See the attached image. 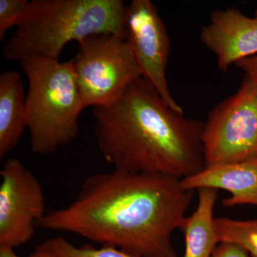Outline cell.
<instances>
[{
    "instance_id": "obj_1",
    "label": "cell",
    "mask_w": 257,
    "mask_h": 257,
    "mask_svg": "<svg viewBox=\"0 0 257 257\" xmlns=\"http://www.w3.org/2000/svg\"><path fill=\"white\" fill-rule=\"evenodd\" d=\"M181 179L113 170L89 175L67 207L47 211L36 227L72 233L140 257H178L172 236L194 198Z\"/></svg>"
},
{
    "instance_id": "obj_2",
    "label": "cell",
    "mask_w": 257,
    "mask_h": 257,
    "mask_svg": "<svg viewBox=\"0 0 257 257\" xmlns=\"http://www.w3.org/2000/svg\"><path fill=\"white\" fill-rule=\"evenodd\" d=\"M93 114L98 147L114 170L182 179L204 168V123L171 108L143 77Z\"/></svg>"
},
{
    "instance_id": "obj_3",
    "label": "cell",
    "mask_w": 257,
    "mask_h": 257,
    "mask_svg": "<svg viewBox=\"0 0 257 257\" xmlns=\"http://www.w3.org/2000/svg\"><path fill=\"white\" fill-rule=\"evenodd\" d=\"M126 7L121 0H32L5 45L8 60H59L64 47L95 35L124 39Z\"/></svg>"
},
{
    "instance_id": "obj_4",
    "label": "cell",
    "mask_w": 257,
    "mask_h": 257,
    "mask_svg": "<svg viewBox=\"0 0 257 257\" xmlns=\"http://www.w3.org/2000/svg\"><path fill=\"white\" fill-rule=\"evenodd\" d=\"M20 63L29 81L25 122L32 151L52 155L77 138L84 109L73 60L32 58Z\"/></svg>"
},
{
    "instance_id": "obj_5",
    "label": "cell",
    "mask_w": 257,
    "mask_h": 257,
    "mask_svg": "<svg viewBox=\"0 0 257 257\" xmlns=\"http://www.w3.org/2000/svg\"><path fill=\"white\" fill-rule=\"evenodd\" d=\"M72 60L84 108L112 103L142 77L128 44L123 37L113 34L83 39Z\"/></svg>"
},
{
    "instance_id": "obj_6",
    "label": "cell",
    "mask_w": 257,
    "mask_h": 257,
    "mask_svg": "<svg viewBox=\"0 0 257 257\" xmlns=\"http://www.w3.org/2000/svg\"><path fill=\"white\" fill-rule=\"evenodd\" d=\"M202 144L204 168L257 159V82L245 76L237 92L211 109Z\"/></svg>"
},
{
    "instance_id": "obj_7",
    "label": "cell",
    "mask_w": 257,
    "mask_h": 257,
    "mask_svg": "<svg viewBox=\"0 0 257 257\" xmlns=\"http://www.w3.org/2000/svg\"><path fill=\"white\" fill-rule=\"evenodd\" d=\"M0 246L18 247L33 238L37 221L45 215L41 184L18 159L0 170Z\"/></svg>"
},
{
    "instance_id": "obj_8",
    "label": "cell",
    "mask_w": 257,
    "mask_h": 257,
    "mask_svg": "<svg viewBox=\"0 0 257 257\" xmlns=\"http://www.w3.org/2000/svg\"><path fill=\"white\" fill-rule=\"evenodd\" d=\"M124 40L131 49L142 77L147 79L165 102L183 111L174 99L166 77L170 57V37L158 9L150 0H133L126 7Z\"/></svg>"
},
{
    "instance_id": "obj_9",
    "label": "cell",
    "mask_w": 257,
    "mask_h": 257,
    "mask_svg": "<svg viewBox=\"0 0 257 257\" xmlns=\"http://www.w3.org/2000/svg\"><path fill=\"white\" fill-rule=\"evenodd\" d=\"M202 43L216 55L222 72L239 61L257 55V9L248 18L237 8L214 10L201 28Z\"/></svg>"
},
{
    "instance_id": "obj_10",
    "label": "cell",
    "mask_w": 257,
    "mask_h": 257,
    "mask_svg": "<svg viewBox=\"0 0 257 257\" xmlns=\"http://www.w3.org/2000/svg\"><path fill=\"white\" fill-rule=\"evenodd\" d=\"M187 190L202 188L223 189L231 197L223 200L225 207L242 204L257 207V159L205 167L195 175L181 179Z\"/></svg>"
},
{
    "instance_id": "obj_11",
    "label": "cell",
    "mask_w": 257,
    "mask_h": 257,
    "mask_svg": "<svg viewBox=\"0 0 257 257\" xmlns=\"http://www.w3.org/2000/svg\"><path fill=\"white\" fill-rule=\"evenodd\" d=\"M26 96L23 79L17 71H6L0 76V158L18 145L25 122Z\"/></svg>"
},
{
    "instance_id": "obj_12",
    "label": "cell",
    "mask_w": 257,
    "mask_h": 257,
    "mask_svg": "<svg viewBox=\"0 0 257 257\" xmlns=\"http://www.w3.org/2000/svg\"><path fill=\"white\" fill-rule=\"evenodd\" d=\"M197 190V207L190 216H186L179 229L183 232L185 241L183 257H211L220 243L214 218L218 190L212 188Z\"/></svg>"
},
{
    "instance_id": "obj_13",
    "label": "cell",
    "mask_w": 257,
    "mask_h": 257,
    "mask_svg": "<svg viewBox=\"0 0 257 257\" xmlns=\"http://www.w3.org/2000/svg\"><path fill=\"white\" fill-rule=\"evenodd\" d=\"M214 225L220 242L235 243L246 250L251 257H257V219L216 218Z\"/></svg>"
},
{
    "instance_id": "obj_14",
    "label": "cell",
    "mask_w": 257,
    "mask_h": 257,
    "mask_svg": "<svg viewBox=\"0 0 257 257\" xmlns=\"http://www.w3.org/2000/svg\"><path fill=\"white\" fill-rule=\"evenodd\" d=\"M50 241L52 248L60 257H140L107 245L101 248L93 247L90 245L77 247L62 236Z\"/></svg>"
},
{
    "instance_id": "obj_15",
    "label": "cell",
    "mask_w": 257,
    "mask_h": 257,
    "mask_svg": "<svg viewBox=\"0 0 257 257\" xmlns=\"http://www.w3.org/2000/svg\"><path fill=\"white\" fill-rule=\"evenodd\" d=\"M28 0H0V40L5 39L7 32L18 27L28 12Z\"/></svg>"
},
{
    "instance_id": "obj_16",
    "label": "cell",
    "mask_w": 257,
    "mask_h": 257,
    "mask_svg": "<svg viewBox=\"0 0 257 257\" xmlns=\"http://www.w3.org/2000/svg\"><path fill=\"white\" fill-rule=\"evenodd\" d=\"M211 257H251L241 246L229 242H220Z\"/></svg>"
},
{
    "instance_id": "obj_17",
    "label": "cell",
    "mask_w": 257,
    "mask_h": 257,
    "mask_svg": "<svg viewBox=\"0 0 257 257\" xmlns=\"http://www.w3.org/2000/svg\"><path fill=\"white\" fill-rule=\"evenodd\" d=\"M235 65L244 72L245 76L257 82V55L240 60Z\"/></svg>"
},
{
    "instance_id": "obj_18",
    "label": "cell",
    "mask_w": 257,
    "mask_h": 257,
    "mask_svg": "<svg viewBox=\"0 0 257 257\" xmlns=\"http://www.w3.org/2000/svg\"><path fill=\"white\" fill-rule=\"evenodd\" d=\"M28 257H60L52 248L50 240L39 244Z\"/></svg>"
},
{
    "instance_id": "obj_19",
    "label": "cell",
    "mask_w": 257,
    "mask_h": 257,
    "mask_svg": "<svg viewBox=\"0 0 257 257\" xmlns=\"http://www.w3.org/2000/svg\"><path fill=\"white\" fill-rule=\"evenodd\" d=\"M0 257H20L15 253L14 248L0 246Z\"/></svg>"
}]
</instances>
